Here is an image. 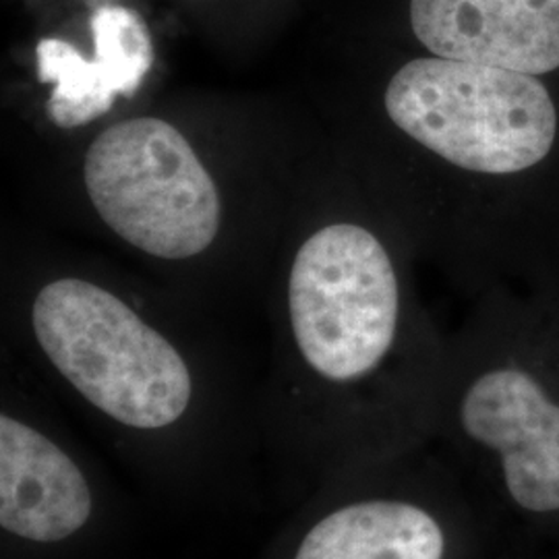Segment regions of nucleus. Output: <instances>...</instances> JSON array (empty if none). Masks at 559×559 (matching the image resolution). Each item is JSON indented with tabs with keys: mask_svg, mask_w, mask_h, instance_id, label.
<instances>
[{
	"mask_svg": "<svg viewBox=\"0 0 559 559\" xmlns=\"http://www.w3.org/2000/svg\"><path fill=\"white\" fill-rule=\"evenodd\" d=\"M388 127L454 187V233L475 276L559 288V85L417 57L383 83Z\"/></svg>",
	"mask_w": 559,
	"mask_h": 559,
	"instance_id": "obj_1",
	"label": "nucleus"
},
{
	"mask_svg": "<svg viewBox=\"0 0 559 559\" xmlns=\"http://www.w3.org/2000/svg\"><path fill=\"white\" fill-rule=\"evenodd\" d=\"M29 334L104 443L156 496L191 508L240 500L261 452L201 388L179 342L96 282L59 278L29 305Z\"/></svg>",
	"mask_w": 559,
	"mask_h": 559,
	"instance_id": "obj_2",
	"label": "nucleus"
},
{
	"mask_svg": "<svg viewBox=\"0 0 559 559\" xmlns=\"http://www.w3.org/2000/svg\"><path fill=\"white\" fill-rule=\"evenodd\" d=\"M300 383L261 433L297 498L388 452L369 392L396 359L406 293L394 253L371 228L336 222L300 245L286 286Z\"/></svg>",
	"mask_w": 559,
	"mask_h": 559,
	"instance_id": "obj_3",
	"label": "nucleus"
},
{
	"mask_svg": "<svg viewBox=\"0 0 559 559\" xmlns=\"http://www.w3.org/2000/svg\"><path fill=\"white\" fill-rule=\"evenodd\" d=\"M129 526L117 485L59 425L0 413V559H115Z\"/></svg>",
	"mask_w": 559,
	"mask_h": 559,
	"instance_id": "obj_4",
	"label": "nucleus"
},
{
	"mask_svg": "<svg viewBox=\"0 0 559 559\" xmlns=\"http://www.w3.org/2000/svg\"><path fill=\"white\" fill-rule=\"evenodd\" d=\"M83 179L104 224L154 258L200 255L221 230L218 187L166 120L141 117L104 129L85 154Z\"/></svg>",
	"mask_w": 559,
	"mask_h": 559,
	"instance_id": "obj_5",
	"label": "nucleus"
},
{
	"mask_svg": "<svg viewBox=\"0 0 559 559\" xmlns=\"http://www.w3.org/2000/svg\"><path fill=\"white\" fill-rule=\"evenodd\" d=\"M378 462L320 483L260 559H450V524L413 489L381 485Z\"/></svg>",
	"mask_w": 559,
	"mask_h": 559,
	"instance_id": "obj_6",
	"label": "nucleus"
},
{
	"mask_svg": "<svg viewBox=\"0 0 559 559\" xmlns=\"http://www.w3.org/2000/svg\"><path fill=\"white\" fill-rule=\"evenodd\" d=\"M503 355L471 369L454 402V423L473 443L498 452L520 508L559 510V399L545 376Z\"/></svg>",
	"mask_w": 559,
	"mask_h": 559,
	"instance_id": "obj_7",
	"label": "nucleus"
},
{
	"mask_svg": "<svg viewBox=\"0 0 559 559\" xmlns=\"http://www.w3.org/2000/svg\"><path fill=\"white\" fill-rule=\"evenodd\" d=\"M408 25L431 57L559 85V0H408Z\"/></svg>",
	"mask_w": 559,
	"mask_h": 559,
	"instance_id": "obj_8",
	"label": "nucleus"
},
{
	"mask_svg": "<svg viewBox=\"0 0 559 559\" xmlns=\"http://www.w3.org/2000/svg\"><path fill=\"white\" fill-rule=\"evenodd\" d=\"M94 59L69 41L46 38L36 46L38 78L52 85L46 112L62 129L106 115L119 96L133 98L154 64L147 25L131 9L104 4L92 15Z\"/></svg>",
	"mask_w": 559,
	"mask_h": 559,
	"instance_id": "obj_9",
	"label": "nucleus"
}]
</instances>
